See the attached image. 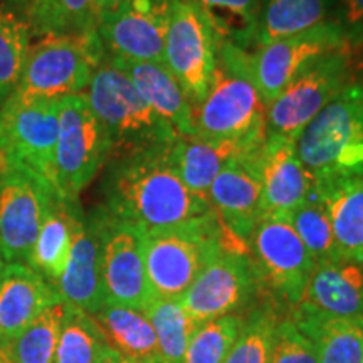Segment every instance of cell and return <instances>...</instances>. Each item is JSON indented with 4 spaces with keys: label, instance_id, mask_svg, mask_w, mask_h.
Here are the masks:
<instances>
[{
    "label": "cell",
    "instance_id": "6da1fadb",
    "mask_svg": "<svg viewBox=\"0 0 363 363\" xmlns=\"http://www.w3.org/2000/svg\"><path fill=\"white\" fill-rule=\"evenodd\" d=\"M103 207L147 230L163 229L212 212L190 192L177 169L174 142L113 157L103 177Z\"/></svg>",
    "mask_w": 363,
    "mask_h": 363
},
{
    "label": "cell",
    "instance_id": "7a4b0ae2",
    "mask_svg": "<svg viewBox=\"0 0 363 363\" xmlns=\"http://www.w3.org/2000/svg\"><path fill=\"white\" fill-rule=\"evenodd\" d=\"M249 247L222 227L216 212L145 233V269L153 298L180 299L197 276L222 251Z\"/></svg>",
    "mask_w": 363,
    "mask_h": 363
},
{
    "label": "cell",
    "instance_id": "3957f363",
    "mask_svg": "<svg viewBox=\"0 0 363 363\" xmlns=\"http://www.w3.org/2000/svg\"><path fill=\"white\" fill-rule=\"evenodd\" d=\"M266 110L254 79L251 51L219 43L211 84L194 108V136L246 138L266 133Z\"/></svg>",
    "mask_w": 363,
    "mask_h": 363
},
{
    "label": "cell",
    "instance_id": "277c9868",
    "mask_svg": "<svg viewBox=\"0 0 363 363\" xmlns=\"http://www.w3.org/2000/svg\"><path fill=\"white\" fill-rule=\"evenodd\" d=\"M294 145L299 160L320 184L363 175V78L345 86Z\"/></svg>",
    "mask_w": 363,
    "mask_h": 363
},
{
    "label": "cell",
    "instance_id": "5b68a950",
    "mask_svg": "<svg viewBox=\"0 0 363 363\" xmlns=\"http://www.w3.org/2000/svg\"><path fill=\"white\" fill-rule=\"evenodd\" d=\"M84 94L110 136L111 158L179 138L174 126L145 103L133 83L113 65L108 54L94 71Z\"/></svg>",
    "mask_w": 363,
    "mask_h": 363
},
{
    "label": "cell",
    "instance_id": "8992f818",
    "mask_svg": "<svg viewBox=\"0 0 363 363\" xmlns=\"http://www.w3.org/2000/svg\"><path fill=\"white\" fill-rule=\"evenodd\" d=\"M104 57L106 51L98 33L40 38L30 44L19 84L11 96L54 99L84 93Z\"/></svg>",
    "mask_w": 363,
    "mask_h": 363
},
{
    "label": "cell",
    "instance_id": "52a82bcc",
    "mask_svg": "<svg viewBox=\"0 0 363 363\" xmlns=\"http://www.w3.org/2000/svg\"><path fill=\"white\" fill-rule=\"evenodd\" d=\"M113 145L84 93L59 98V131L54 155V189L79 201V194L108 165Z\"/></svg>",
    "mask_w": 363,
    "mask_h": 363
},
{
    "label": "cell",
    "instance_id": "ba28073f",
    "mask_svg": "<svg viewBox=\"0 0 363 363\" xmlns=\"http://www.w3.org/2000/svg\"><path fill=\"white\" fill-rule=\"evenodd\" d=\"M249 254L264 296L288 308L299 305L316 262L289 220L283 217L259 219L249 239Z\"/></svg>",
    "mask_w": 363,
    "mask_h": 363
},
{
    "label": "cell",
    "instance_id": "9c48e42d",
    "mask_svg": "<svg viewBox=\"0 0 363 363\" xmlns=\"http://www.w3.org/2000/svg\"><path fill=\"white\" fill-rule=\"evenodd\" d=\"M352 45L318 59L272 101L266 110V136L296 142L298 135L353 76Z\"/></svg>",
    "mask_w": 363,
    "mask_h": 363
},
{
    "label": "cell",
    "instance_id": "30bf717a",
    "mask_svg": "<svg viewBox=\"0 0 363 363\" xmlns=\"http://www.w3.org/2000/svg\"><path fill=\"white\" fill-rule=\"evenodd\" d=\"M54 192L40 175L0 157V252L7 264H29Z\"/></svg>",
    "mask_w": 363,
    "mask_h": 363
},
{
    "label": "cell",
    "instance_id": "8fae6325",
    "mask_svg": "<svg viewBox=\"0 0 363 363\" xmlns=\"http://www.w3.org/2000/svg\"><path fill=\"white\" fill-rule=\"evenodd\" d=\"M59 98L11 96L0 106V157L27 167L54 187Z\"/></svg>",
    "mask_w": 363,
    "mask_h": 363
},
{
    "label": "cell",
    "instance_id": "7c38bea8",
    "mask_svg": "<svg viewBox=\"0 0 363 363\" xmlns=\"http://www.w3.org/2000/svg\"><path fill=\"white\" fill-rule=\"evenodd\" d=\"M262 286L249 252L222 251L179 299L197 323L227 315H244L262 296Z\"/></svg>",
    "mask_w": 363,
    "mask_h": 363
},
{
    "label": "cell",
    "instance_id": "4fadbf2b",
    "mask_svg": "<svg viewBox=\"0 0 363 363\" xmlns=\"http://www.w3.org/2000/svg\"><path fill=\"white\" fill-rule=\"evenodd\" d=\"M219 39L211 22L189 0H174L167 27L163 65L187 94L192 108L206 96L216 69Z\"/></svg>",
    "mask_w": 363,
    "mask_h": 363
},
{
    "label": "cell",
    "instance_id": "5bb4252c",
    "mask_svg": "<svg viewBox=\"0 0 363 363\" xmlns=\"http://www.w3.org/2000/svg\"><path fill=\"white\" fill-rule=\"evenodd\" d=\"M347 45L350 44L345 38L342 27L338 22L331 21L305 33L257 45L251 51V65L262 101L269 106L286 86L315 65L318 59Z\"/></svg>",
    "mask_w": 363,
    "mask_h": 363
},
{
    "label": "cell",
    "instance_id": "9a60e30c",
    "mask_svg": "<svg viewBox=\"0 0 363 363\" xmlns=\"http://www.w3.org/2000/svg\"><path fill=\"white\" fill-rule=\"evenodd\" d=\"M103 208V288L106 303L145 311L152 301L145 269V230Z\"/></svg>",
    "mask_w": 363,
    "mask_h": 363
},
{
    "label": "cell",
    "instance_id": "2e32d148",
    "mask_svg": "<svg viewBox=\"0 0 363 363\" xmlns=\"http://www.w3.org/2000/svg\"><path fill=\"white\" fill-rule=\"evenodd\" d=\"M174 0H126L99 21L98 35L108 56L163 62Z\"/></svg>",
    "mask_w": 363,
    "mask_h": 363
},
{
    "label": "cell",
    "instance_id": "e0dca14e",
    "mask_svg": "<svg viewBox=\"0 0 363 363\" xmlns=\"http://www.w3.org/2000/svg\"><path fill=\"white\" fill-rule=\"evenodd\" d=\"M261 152L227 163L207 192V202L233 238L249 247L261 217Z\"/></svg>",
    "mask_w": 363,
    "mask_h": 363
},
{
    "label": "cell",
    "instance_id": "ac0fdd59",
    "mask_svg": "<svg viewBox=\"0 0 363 363\" xmlns=\"http://www.w3.org/2000/svg\"><path fill=\"white\" fill-rule=\"evenodd\" d=\"M103 208L83 214L76 227L67 264L56 291L62 303L94 315L104 303L103 288Z\"/></svg>",
    "mask_w": 363,
    "mask_h": 363
},
{
    "label": "cell",
    "instance_id": "d6986e66",
    "mask_svg": "<svg viewBox=\"0 0 363 363\" xmlns=\"http://www.w3.org/2000/svg\"><path fill=\"white\" fill-rule=\"evenodd\" d=\"M261 217H283L301 206L316 187V180L296 153L293 140L266 136L259 157Z\"/></svg>",
    "mask_w": 363,
    "mask_h": 363
},
{
    "label": "cell",
    "instance_id": "ffe728a7",
    "mask_svg": "<svg viewBox=\"0 0 363 363\" xmlns=\"http://www.w3.org/2000/svg\"><path fill=\"white\" fill-rule=\"evenodd\" d=\"M264 143L266 133L246 138L179 136L174 142V155L187 189L207 201L208 187L227 163L259 152Z\"/></svg>",
    "mask_w": 363,
    "mask_h": 363
},
{
    "label": "cell",
    "instance_id": "44dd1931",
    "mask_svg": "<svg viewBox=\"0 0 363 363\" xmlns=\"http://www.w3.org/2000/svg\"><path fill=\"white\" fill-rule=\"evenodd\" d=\"M128 78L145 103L174 126L179 136H194V108L179 81L163 62L108 56Z\"/></svg>",
    "mask_w": 363,
    "mask_h": 363
},
{
    "label": "cell",
    "instance_id": "7402d4cb",
    "mask_svg": "<svg viewBox=\"0 0 363 363\" xmlns=\"http://www.w3.org/2000/svg\"><path fill=\"white\" fill-rule=\"evenodd\" d=\"M61 301L54 286L27 264H7L0 276V347L16 338L45 308Z\"/></svg>",
    "mask_w": 363,
    "mask_h": 363
},
{
    "label": "cell",
    "instance_id": "603a6c76",
    "mask_svg": "<svg viewBox=\"0 0 363 363\" xmlns=\"http://www.w3.org/2000/svg\"><path fill=\"white\" fill-rule=\"evenodd\" d=\"M294 308L321 316L363 313V262L338 257L316 264L299 305Z\"/></svg>",
    "mask_w": 363,
    "mask_h": 363
},
{
    "label": "cell",
    "instance_id": "cb8c5ba5",
    "mask_svg": "<svg viewBox=\"0 0 363 363\" xmlns=\"http://www.w3.org/2000/svg\"><path fill=\"white\" fill-rule=\"evenodd\" d=\"M83 214L79 201L54 192L27 264L54 286V289L65 272L76 227Z\"/></svg>",
    "mask_w": 363,
    "mask_h": 363
},
{
    "label": "cell",
    "instance_id": "d4e9b609",
    "mask_svg": "<svg viewBox=\"0 0 363 363\" xmlns=\"http://www.w3.org/2000/svg\"><path fill=\"white\" fill-rule=\"evenodd\" d=\"M289 316L315 345L318 363H360L363 358V313L321 316L289 308Z\"/></svg>",
    "mask_w": 363,
    "mask_h": 363
},
{
    "label": "cell",
    "instance_id": "484cf974",
    "mask_svg": "<svg viewBox=\"0 0 363 363\" xmlns=\"http://www.w3.org/2000/svg\"><path fill=\"white\" fill-rule=\"evenodd\" d=\"M113 350L133 363H158L163 358L158 350L155 330L145 311L104 303L93 315Z\"/></svg>",
    "mask_w": 363,
    "mask_h": 363
},
{
    "label": "cell",
    "instance_id": "4316f807",
    "mask_svg": "<svg viewBox=\"0 0 363 363\" xmlns=\"http://www.w3.org/2000/svg\"><path fill=\"white\" fill-rule=\"evenodd\" d=\"M343 257L363 262V175L320 184Z\"/></svg>",
    "mask_w": 363,
    "mask_h": 363
},
{
    "label": "cell",
    "instance_id": "83f0119b",
    "mask_svg": "<svg viewBox=\"0 0 363 363\" xmlns=\"http://www.w3.org/2000/svg\"><path fill=\"white\" fill-rule=\"evenodd\" d=\"M26 17L38 38L98 33L96 0H30Z\"/></svg>",
    "mask_w": 363,
    "mask_h": 363
},
{
    "label": "cell",
    "instance_id": "f1b7e54d",
    "mask_svg": "<svg viewBox=\"0 0 363 363\" xmlns=\"http://www.w3.org/2000/svg\"><path fill=\"white\" fill-rule=\"evenodd\" d=\"M331 6L333 0H262L257 45L323 24Z\"/></svg>",
    "mask_w": 363,
    "mask_h": 363
},
{
    "label": "cell",
    "instance_id": "f546056e",
    "mask_svg": "<svg viewBox=\"0 0 363 363\" xmlns=\"http://www.w3.org/2000/svg\"><path fill=\"white\" fill-rule=\"evenodd\" d=\"M211 22L219 43H229L246 51L257 45L262 0H189Z\"/></svg>",
    "mask_w": 363,
    "mask_h": 363
},
{
    "label": "cell",
    "instance_id": "4dcf8cb0",
    "mask_svg": "<svg viewBox=\"0 0 363 363\" xmlns=\"http://www.w3.org/2000/svg\"><path fill=\"white\" fill-rule=\"evenodd\" d=\"M65 313L62 301L45 308L16 338L2 345L0 353L9 363H54Z\"/></svg>",
    "mask_w": 363,
    "mask_h": 363
},
{
    "label": "cell",
    "instance_id": "1f68e13d",
    "mask_svg": "<svg viewBox=\"0 0 363 363\" xmlns=\"http://www.w3.org/2000/svg\"><path fill=\"white\" fill-rule=\"evenodd\" d=\"M30 39L33 30L26 12L22 13L11 6H0V106L19 84Z\"/></svg>",
    "mask_w": 363,
    "mask_h": 363
},
{
    "label": "cell",
    "instance_id": "d6a6232c",
    "mask_svg": "<svg viewBox=\"0 0 363 363\" xmlns=\"http://www.w3.org/2000/svg\"><path fill=\"white\" fill-rule=\"evenodd\" d=\"M108 348L93 315L66 305L54 363H98Z\"/></svg>",
    "mask_w": 363,
    "mask_h": 363
},
{
    "label": "cell",
    "instance_id": "836d02e7",
    "mask_svg": "<svg viewBox=\"0 0 363 363\" xmlns=\"http://www.w3.org/2000/svg\"><path fill=\"white\" fill-rule=\"evenodd\" d=\"M288 220L316 264L343 257L335 239L328 208L318 187V182L310 197L298 208H294Z\"/></svg>",
    "mask_w": 363,
    "mask_h": 363
},
{
    "label": "cell",
    "instance_id": "e575fe53",
    "mask_svg": "<svg viewBox=\"0 0 363 363\" xmlns=\"http://www.w3.org/2000/svg\"><path fill=\"white\" fill-rule=\"evenodd\" d=\"M145 315L155 330L163 362L184 363L190 337L201 323L194 321L185 313L179 299L153 298L145 310Z\"/></svg>",
    "mask_w": 363,
    "mask_h": 363
},
{
    "label": "cell",
    "instance_id": "d590c367",
    "mask_svg": "<svg viewBox=\"0 0 363 363\" xmlns=\"http://www.w3.org/2000/svg\"><path fill=\"white\" fill-rule=\"evenodd\" d=\"M278 318V306L269 298L249 308L225 363H269L271 338Z\"/></svg>",
    "mask_w": 363,
    "mask_h": 363
},
{
    "label": "cell",
    "instance_id": "8d00e7d4",
    "mask_svg": "<svg viewBox=\"0 0 363 363\" xmlns=\"http://www.w3.org/2000/svg\"><path fill=\"white\" fill-rule=\"evenodd\" d=\"M242 320L244 315H227L199 325L190 337L184 363H225Z\"/></svg>",
    "mask_w": 363,
    "mask_h": 363
},
{
    "label": "cell",
    "instance_id": "74e56055",
    "mask_svg": "<svg viewBox=\"0 0 363 363\" xmlns=\"http://www.w3.org/2000/svg\"><path fill=\"white\" fill-rule=\"evenodd\" d=\"M269 363H318L315 345L294 325L291 316L279 315L276 321Z\"/></svg>",
    "mask_w": 363,
    "mask_h": 363
},
{
    "label": "cell",
    "instance_id": "f35d334b",
    "mask_svg": "<svg viewBox=\"0 0 363 363\" xmlns=\"http://www.w3.org/2000/svg\"><path fill=\"white\" fill-rule=\"evenodd\" d=\"M342 27L350 45H363V0H343Z\"/></svg>",
    "mask_w": 363,
    "mask_h": 363
},
{
    "label": "cell",
    "instance_id": "ab89813d",
    "mask_svg": "<svg viewBox=\"0 0 363 363\" xmlns=\"http://www.w3.org/2000/svg\"><path fill=\"white\" fill-rule=\"evenodd\" d=\"M126 0H96V11H98V24L99 21L108 17L110 13L118 11Z\"/></svg>",
    "mask_w": 363,
    "mask_h": 363
},
{
    "label": "cell",
    "instance_id": "60d3db41",
    "mask_svg": "<svg viewBox=\"0 0 363 363\" xmlns=\"http://www.w3.org/2000/svg\"><path fill=\"white\" fill-rule=\"evenodd\" d=\"M98 363H133L130 362L128 358H125L123 355H120L116 350H113V348H108L106 352H104V355L101 357V360Z\"/></svg>",
    "mask_w": 363,
    "mask_h": 363
},
{
    "label": "cell",
    "instance_id": "b9f144b4",
    "mask_svg": "<svg viewBox=\"0 0 363 363\" xmlns=\"http://www.w3.org/2000/svg\"><path fill=\"white\" fill-rule=\"evenodd\" d=\"M6 266H7V262H6V259H4L2 252H0V276H2V272H4V269H6Z\"/></svg>",
    "mask_w": 363,
    "mask_h": 363
},
{
    "label": "cell",
    "instance_id": "7bdbcfd3",
    "mask_svg": "<svg viewBox=\"0 0 363 363\" xmlns=\"http://www.w3.org/2000/svg\"><path fill=\"white\" fill-rule=\"evenodd\" d=\"M0 363H9V362L6 360V357L2 355V353H0Z\"/></svg>",
    "mask_w": 363,
    "mask_h": 363
},
{
    "label": "cell",
    "instance_id": "ee69618b",
    "mask_svg": "<svg viewBox=\"0 0 363 363\" xmlns=\"http://www.w3.org/2000/svg\"><path fill=\"white\" fill-rule=\"evenodd\" d=\"M158 363H167V362H163V360H162V362H158Z\"/></svg>",
    "mask_w": 363,
    "mask_h": 363
},
{
    "label": "cell",
    "instance_id": "f6af8a7d",
    "mask_svg": "<svg viewBox=\"0 0 363 363\" xmlns=\"http://www.w3.org/2000/svg\"><path fill=\"white\" fill-rule=\"evenodd\" d=\"M360 363H363V358H362V362H360Z\"/></svg>",
    "mask_w": 363,
    "mask_h": 363
}]
</instances>
